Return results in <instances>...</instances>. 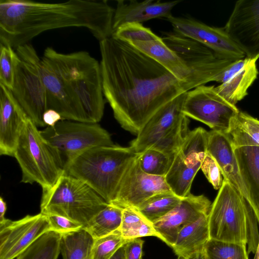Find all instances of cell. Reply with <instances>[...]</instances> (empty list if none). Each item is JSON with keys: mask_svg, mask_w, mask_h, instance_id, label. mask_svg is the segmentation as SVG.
<instances>
[{"mask_svg": "<svg viewBox=\"0 0 259 259\" xmlns=\"http://www.w3.org/2000/svg\"><path fill=\"white\" fill-rule=\"evenodd\" d=\"M99 46L104 96L126 131L137 135L157 111L187 92L183 81L130 43L110 36Z\"/></svg>", "mask_w": 259, "mask_h": 259, "instance_id": "cell-1", "label": "cell"}, {"mask_svg": "<svg viewBox=\"0 0 259 259\" xmlns=\"http://www.w3.org/2000/svg\"><path fill=\"white\" fill-rule=\"evenodd\" d=\"M115 9L106 1H0L1 44L16 48L48 30L83 27L101 41L111 36Z\"/></svg>", "mask_w": 259, "mask_h": 259, "instance_id": "cell-2", "label": "cell"}, {"mask_svg": "<svg viewBox=\"0 0 259 259\" xmlns=\"http://www.w3.org/2000/svg\"><path fill=\"white\" fill-rule=\"evenodd\" d=\"M42 58L78 97L90 122H99L105 106L100 63L85 51L63 54L50 47Z\"/></svg>", "mask_w": 259, "mask_h": 259, "instance_id": "cell-3", "label": "cell"}, {"mask_svg": "<svg viewBox=\"0 0 259 259\" xmlns=\"http://www.w3.org/2000/svg\"><path fill=\"white\" fill-rule=\"evenodd\" d=\"M138 154L130 147H94L65 161L64 173L83 181L110 203L125 170Z\"/></svg>", "mask_w": 259, "mask_h": 259, "instance_id": "cell-4", "label": "cell"}, {"mask_svg": "<svg viewBox=\"0 0 259 259\" xmlns=\"http://www.w3.org/2000/svg\"><path fill=\"white\" fill-rule=\"evenodd\" d=\"M108 203L83 181L64 173L42 190L40 213L66 218L86 227Z\"/></svg>", "mask_w": 259, "mask_h": 259, "instance_id": "cell-5", "label": "cell"}, {"mask_svg": "<svg viewBox=\"0 0 259 259\" xmlns=\"http://www.w3.org/2000/svg\"><path fill=\"white\" fill-rule=\"evenodd\" d=\"M14 157L21 169V182L36 183L42 190L52 187L64 173L61 154L43 138L29 118L21 132Z\"/></svg>", "mask_w": 259, "mask_h": 259, "instance_id": "cell-6", "label": "cell"}, {"mask_svg": "<svg viewBox=\"0 0 259 259\" xmlns=\"http://www.w3.org/2000/svg\"><path fill=\"white\" fill-rule=\"evenodd\" d=\"M254 215L245 198L223 179L208 213L210 239L247 245V222Z\"/></svg>", "mask_w": 259, "mask_h": 259, "instance_id": "cell-7", "label": "cell"}, {"mask_svg": "<svg viewBox=\"0 0 259 259\" xmlns=\"http://www.w3.org/2000/svg\"><path fill=\"white\" fill-rule=\"evenodd\" d=\"M15 51L14 80L11 91L33 122L44 127L42 116L48 109L46 90L37 65L40 57L28 43L16 48Z\"/></svg>", "mask_w": 259, "mask_h": 259, "instance_id": "cell-8", "label": "cell"}, {"mask_svg": "<svg viewBox=\"0 0 259 259\" xmlns=\"http://www.w3.org/2000/svg\"><path fill=\"white\" fill-rule=\"evenodd\" d=\"M162 39L189 69V91L216 81L224 69L234 61L219 57L206 46L175 32L164 33Z\"/></svg>", "mask_w": 259, "mask_h": 259, "instance_id": "cell-9", "label": "cell"}, {"mask_svg": "<svg viewBox=\"0 0 259 259\" xmlns=\"http://www.w3.org/2000/svg\"><path fill=\"white\" fill-rule=\"evenodd\" d=\"M40 133L66 161L91 148L114 145L110 134L98 123L61 120Z\"/></svg>", "mask_w": 259, "mask_h": 259, "instance_id": "cell-10", "label": "cell"}, {"mask_svg": "<svg viewBox=\"0 0 259 259\" xmlns=\"http://www.w3.org/2000/svg\"><path fill=\"white\" fill-rule=\"evenodd\" d=\"M239 110L216 90L214 86H199L187 92L183 113L212 130L230 132Z\"/></svg>", "mask_w": 259, "mask_h": 259, "instance_id": "cell-11", "label": "cell"}, {"mask_svg": "<svg viewBox=\"0 0 259 259\" xmlns=\"http://www.w3.org/2000/svg\"><path fill=\"white\" fill-rule=\"evenodd\" d=\"M208 136V132L201 127L190 131L164 177L171 191L181 198L190 194L193 181L207 152Z\"/></svg>", "mask_w": 259, "mask_h": 259, "instance_id": "cell-12", "label": "cell"}, {"mask_svg": "<svg viewBox=\"0 0 259 259\" xmlns=\"http://www.w3.org/2000/svg\"><path fill=\"white\" fill-rule=\"evenodd\" d=\"M139 156L127 167L111 204L123 209L137 208L156 194L172 192L164 177L149 175L141 168Z\"/></svg>", "mask_w": 259, "mask_h": 259, "instance_id": "cell-13", "label": "cell"}, {"mask_svg": "<svg viewBox=\"0 0 259 259\" xmlns=\"http://www.w3.org/2000/svg\"><path fill=\"white\" fill-rule=\"evenodd\" d=\"M49 231L48 217L40 212L15 221L6 219L0 223V259L17 257Z\"/></svg>", "mask_w": 259, "mask_h": 259, "instance_id": "cell-14", "label": "cell"}, {"mask_svg": "<svg viewBox=\"0 0 259 259\" xmlns=\"http://www.w3.org/2000/svg\"><path fill=\"white\" fill-rule=\"evenodd\" d=\"M165 19L171 23L175 32L206 46L219 57L232 61L245 57L224 28L210 26L193 18L172 15Z\"/></svg>", "mask_w": 259, "mask_h": 259, "instance_id": "cell-15", "label": "cell"}, {"mask_svg": "<svg viewBox=\"0 0 259 259\" xmlns=\"http://www.w3.org/2000/svg\"><path fill=\"white\" fill-rule=\"evenodd\" d=\"M250 58H259V0H239L223 28Z\"/></svg>", "mask_w": 259, "mask_h": 259, "instance_id": "cell-16", "label": "cell"}, {"mask_svg": "<svg viewBox=\"0 0 259 259\" xmlns=\"http://www.w3.org/2000/svg\"><path fill=\"white\" fill-rule=\"evenodd\" d=\"M37 65L46 90L47 109L56 110L63 120L90 122L78 97L48 62L41 57Z\"/></svg>", "mask_w": 259, "mask_h": 259, "instance_id": "cell-17", "label": "cell"}, {"mask_svg": "<svg viewBox=\"0 0 259 259\" xmlns=\"http://www.w3.org/2000/svg\"><path fill=\"white\" fill-rule=\"evenodd\" d=\"M211 205L204 195L191 193L165 216L153 223L162 241L171 247L179 232L185 226L208 214Z\"/></svg>", "mask_w": 259, "mask_h": 259, "instance_id": "cell-18", "label": "cell"}, {"mask_svg": "<svg viewBox=\"0 0 259 259\" xmlns=\"http://www.w3.org/2000/svg\"><path fill=\"white\" fill-rule=\"evenodd\" d=\"M187 95L184 93L157 111L143 126L130 147L140 154L151 148L170 131L185 115L183 107Z\"/></svg>", "mask_w": 259, "mask_h": 259, "instance_id": "cell-19", "label": "cell"}, {"mask_svg": "<svg viewBox=\"0 0 259 259\" xmlns=\"http://www.w3.org/2000/svg\"><path fill=\"white\" fill-rule=\"evenodd\" d=\"M29 117L11 91L0 84V154L14 157L24 126Z\"/></svg>", "mask_w": 259, "mask_h": 259, "instance_id": "cell-20", "label": "cell"}, {"mask_svg": "<svg viewBox=\"0 0 259 259\" xmlns=\"http://www.w3.org/2000/svg\"><path fill=\"white\" fill-rule=\"evenodd\" d=\"M258 59L245 57L233 61L218 78L216 82L221 84L215 87L217 92L234 105L244 99L257 77L256 61Z\"/></svg>", "mask_w": 259, "mask_h": 259, "instance_id": "cell-21", "label": "cell"}, {"mask_svg": "<svg viewBox=\"0 0 259 259\" xmlns=\"http://www.w3.org/2000/svg\"><path fill=\"white\" fill-rule=\"evenodd\" d=\"M207 152L217 161L224 179L229 182L249 203V197L242 181L233 143L228 134L208 132Z\"/></svg>", "mask_w": 259, "mask_h": 259, "instance_id": "cell-22", "label": "cell"}, {"mask_svg": "<svg viewBox=\"0 0 259 259\" xmlns=\"http://www.w3.org/2000/svg\"><path fill=\"white\" fill-rule=\"evenodd\" d=\"M180 1L162 3L146 0L142 2L132 0L117 1L113 20L112 32L121 25L130 23H141L156 18H167L171 10Z\"/></svg>", "mask_w": 259, "mask_h": 259, "instance_id": "cell-23", "label": "cell"}, {"mask_svg": "<svg viewBox=\"0 0 259 259\" xmlns=\"http://www.w3.org/2000/svg\"><path fill=\"white\" fill-rule=\"evenodd\" d=\"M240 174L249 197V204L259 215V146H233Z\"/></svg>", "mask_w": 259, "mask_h": 259, "instance_id": "cell-24", "label": "cell"}, {"mask_svg": "<svg viewBox=\"0 0 259 259\" xmlns=\"http://www.w3.org/2000/svg\"><path fill=\"white\" fill-rule=\"evenodd\" d=\"M208 214L184 227L178 233L171 248L180 259H188L203 252L209 240Z\"/></svg>", "mask_w": 259, "mask_h": 259, "instance_id": "cell-25", "label": "cell"}, {"mask_svg": "<svg viewBox=\"0 0 259 259\" xmlns=\"http://www.w3.org/2000/svg\"><path fill=\"white\" fill-rule=\"evenodd\" d=\"M128 43L156 60L183 81L187 91H189L188 84L190 72L189 69L177 54L164 43L161 37L155 40Z\"/></svg>", "mask_w": 259, "mask_h": 259, "instance_id": "cell-26", "label": "cell"}, {"mask_svg": "<svg viewBox=\"0 0 259 259\" xmlns=\"http://www.w3.org/2000/svg\"><path fill=\"white\" fill-rule=\"evenodd\" d=\"M95 240L84 228L61 234L60 250L63 259H90Z\"/></svg>", "mask_w": 259, "mask_h": 259, "instance_id": "cell-27", "label": "cell"}, {"mask_svg": "<svg viewBox=\"0 0 259 259\" xmlns=\"http://www.w3.org/2000/svg\"><path fill=\"white\" fill-rule=\"evenodd\" d=\"M123 209L119 206L108 203L84 229L95 239L109 235L120 229Z\"/></svg>", "mask_w": 259, "mask_h": 259, "instance_id": "cell-28", "label": "cell"}, {"mask_svg": "<svg viewBox=\"0 0 259 259\" xmlns=\"http://www.w3.org/2000/svg\"><path fill=\"white\" fill-rule=\"evenodd\" d=\"M119 230L123 238L127 240L154 236L162 240L161 237L155 230L153 224L135 208L129 207L123 209Z\"/></svg>", "mask_w": 259, "mask_h": 259, "instance_id": "cell-29", "label": "cell"}, {"mask_svg": "<svg viewBox=\"0 0 259 259\" xmlns=\"http://www.w3.org/2000/svg\"><path fill=\"white\" fill-rule=\"evenodd\" d=\"M182 199L172 192L160 193L150 197L135 208L153 224L172 210Z\"/></svg>", "mask_w": 259, "mask_h": 259, "instance_id": "cell-30", "label": "cell"}, {"mask_svg": "<svg viewBox=\"0 0 259 259\" xmlns=\"http://www.w3.org/2000/svg\"><path fill=\"white\" fill-rule=\"evenodd\" d=\"M228 135L233 146H259V120L240 111Z\"/></svg>", "mask_w": 259, "mask_h": 259, "instance_id": "cell-31", "label": "cell"}, {"mask_svg": "<svg viewBox=\"0 0 259 259\" xmlns=\"http://www.w3.org/2000/svg\"><path fill=\"white\" fill-rule=\"evenodd\" d=\"M61 234L49 231L39 237L16 259H58Z\"/></svg>", "mask_w": 259, "mask_h": 259, "instance_id": "cell-32", "label": "cell"}, {"mask_svg": "<svg viewBox=\"0 0 259 259\" xmlns=\"http://www.w3.org/2000/svg\"><path fill=\"white\" fill-rule=\"evenodd\" d=\"M206 259H249L247 245L209 239L205 246Z\"/></svg>", "mask_w": 259, "mask_h": 259, "instance_id": "cell-33", "label": "cell"}, {"mask_svg": "<svg viewBox=\"0 0 259 259\" xmlns=\"http://www.w3.org/2000/svg\"><path fill=\"white\" fill-rule=\"evenodd\" d=\"M174 156L150 148L139 154L140 166L146 174L164 177L169 170Z\"/></svg>", "mask_w": 259, "mask_h": 259, "instance_id": "cell-34", "label": "cell"}, {"mask_svg": "<svg viewBox=\"0 0 259 259\" xmlns=\"http://www.w3.org/2000/svg\"><path fill=\"white\" fill-rule=\"evenodd\" d=\"M189 120L185 115L178 124L151 148L174 156L184 141L190 131Z\"/></svg>", "mask_w": 259, "mask_h": 259, "instance_id": "cell-35", "label": "cell"}, {"mask_svg": "<svg viewBox=\"0 0 259 259\" xmlns=\"http://www.w3.org/2000/svg\"><path fill=\"white\" fill-rule=\"evenodd\" d=\"M129 240L123 238L119 230L95 239L90 259H110L117 249Z\"/></svg>", "mask_w": 259, "mask_h": 259, "instance_id": "cell-36", "label": "cell"}, {"mask_svg": "<svg viewBox=\"0 0 259 259\" xmlns=\"http://www.w3.org/2000/svg\"><path fill=\"white\" fill-rule=\"evenodd\" d=\"M111 36L127 42L155 40L161 38L150 29L138 23L121 25L113 31Z\"/></svg>", "mask_w": 259, "mask_h": 259, "instance_id": "cell-37", "label": "cell"}, {"mask_svg": "<svg viewBox=\"0 0 259 259\" xmlns=\"http://www.w3.org/2000/svg\"><path fill=\"white\" fill-rule=\"evenodd\" d=\"M16 51L11 46L1 44L0 48V84L11 90L15 76Z\"/></svg>", "mask_w": 259, "mask_h": 259, "instance_id": "cell-38", "label": "cell"}, {"mask_svg": "<svg viewBox=\"0 0 259 259\" xmlns=\"http://www.w3.org/2000/svg\"><path fill=\"white\" fill-rule=\"evenodd\" d=\"M200 168L213 188L219 190L223 181L222 174L217 161L208 152H206Z\"/></svg>", "mask_w": 259, "mask_h": 259, "instance_id": "cell-39", "label": "cell"}, {"mask_svg": "<svg viewBox=\"0 0 259 259\" xmlns=\"http://www.w3.org/2000/svg\"><path fill=\"white\" fill-rule=\"evenodd\" d=\"M47 217L51 231L63 234L83 228L80 224L63 217L56 215H49Z\"/></svg>", "mask_w": 259, "mask_h": 259, "instance_id": "cell-40", "label": "cell"}, {"mask_svg": "<svg viewBox=\"0 0 259 259\" xmlns=\"http://www.w3.org/2000/svg\"><path fill=\"white\" fill-rule=\"evenodd\" d=\"M144 241L140 238L130 240L125 244V259H143Z\"/></svg>", "mask_w": 259, "mask_h": 259, "instance_id": "cell-41", "label": "cell"}, {"mask_svg": "<svg viewBox=\"0 0 259 259\" xmlns=\"http://www.w3.org/2000/svg\"><path fill=\"white\" fill-rule=\"evenodd\" d=\"M42 120L47 126H54L57 122L62 119L61 115L56 110L49 109L43 114Z\"/></svg>", "mask_w": 259, "mask_h": 259, "instance_id": "cell-42", "label": "cell"}, {"mask_svg": "<svg viewBox=\"0 0 259 259\" xmlns=\"http://www.w3.org/2000/svg\"><path fill=\"white\" fill-rule=\"evenodd\" d=\"M7 210V204L2 197H0V223L3 222L6 219L5 217Z\"/></svg>", "mask_w": 259, "mask_h": 259, "instance_id": "cell-43", "label": "cell"}, {"mask_svg": "<svg viewBox=\"0 0 259 259\" xmlns=\"http://www.w3.org/2000/svg\"><path fill=\"white\" fill-rule=\"evenodd\" d=\"M125 244L117 249L110 259H125Z\"/></svg>", "mask_w": 259, "mask_h": 259, "instance_id": "cell-44", "label": "cell"}, {"mask_svg": "<svg viewBox=\"0 0 259 259\" xmlns=\"http://www.w3.org/2000/svg\"><path fill=\"white\" fill-rule=\"evenodd\" d=\"M188 259H206L204 252H200L195 254L192 257Z\"/></svg>", "mask_w": 259, "mask_h": 259, "instance_id": "cell-45", "label": "cell"}, {"mask_svg": "<svg viewBox=\"0 0 259 259\" xmlns=\"http://www.w3.org/2000/svg\"><path fill=\"white\" fill-rule=\"evenodd\" d=\"M258 225H259V216L257 217ZM253 259H259V238L258 241L257 245V248L254 253V256Z\"/></svg>", "mask_w": 259, "mask_h": 259, "instance_id": "cell-46", "label": "cell"}, {"mask_svg": "<svg viewBox=\"0 0 259 259\" xmlns=\"http://www.w3.org/2000/svg\"><path fill=\"white\" fill-rule=\"evenodd\" d=\"M178 259H180V258H178Z\"/></svg>", "mask_w": 259, "mask_h": 259, "instance_id": "cell-47", "label": "cell"}]
</instances>
